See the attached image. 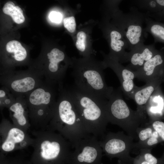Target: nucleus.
<instances>
[{
	"label": "nucleus",
	"mask_w": 164,
	"mask_h": 164,
	"mask_svg": "<svg viewBox=\"0 0 164 164\" xmlns=\"http://www.w3.org/2000/svg\"><path fill=\"white\" fill-rule=\"evenodd\" d=\"M134 140L123 132H110L99 141L103 152L110 159L118 158L117 164H133L134 158L130 154L135 149Z\"/></svg>",
	"instance_id": "obj_7"
},
{
	"label": "nucleus",
	"mask_w": 164,
	"mask_h": 164,
	"mask_svg": "<svg viewBox=\"0 0 164 164\" xmlns=\"http://www.w3.org/2000/svg\"><path fill=\"white\" fill-rule=\"evenodd\" d=\"M158 133L162 142L164 141V122L160 120L148 121Z\"/></svg>",
	"instance_id": "obj_28"
},
{
	"label": "nucleus",
	"mask_w": 164,
	"mask_h": 164,
	"mask_svg": "<svg viewBox=\"0 0 164 164\" xmlns=\"http://www.w3.org/2000/svg\"><path fill=\"white\" fill-rule=\"evenodd\" d=\"M25 134L21 130L13 128L9 131L6 140L3 143L2 148L5 152H10L14 149L15 144L22 142L24 138Z\"/></svg>",
	"instance_id": "obj_18"
},
{
	"label": "nucleus",
	"mask_w": 164,
	"mask_h": 164,
	"mask_svg": "<svg viewBox=\"0 0 164 164\" xmlns=\"http://www.w3.org/2000/svg\"><path fill=\"white\" fill-rule=\"evenodd\" d=\"M56 86L44 80L25 96L29 114L32 120L43 121L52 119L57 104Z\"/></svg>",
	"instance_id": "obj_5"
},
{
	"label": "nucleus",
	"mask_w": 164,
	"mask_h": 164,
	"mask_svg": "<svg viewBox=\"0 0 164 164\" xmlns=\"http://www.w3.org/2000/svg\"><path fill=\"white\" fill-rule=\"evenodd\" d=\"M112 23L121 31L126 39L130 51L138 44L144 43L147 37L143 27L146 15L139 11L135 7L132 6L129 11L123 13L117 9L109 15Z\"/></svg>",
	"instance_id": "obj_6"
},
{
	"label": "nucleus",
	"mask_w": 164,
	"mask_h": 164,
	"mask_svg": "<svg viewBox=\"0 0 164 164\" xmlns=\"http://www.w3.org/2000/svg\"><path fill=\"white\" fill-rule=\"evenodd\" d=\"M89 32L85 28L79 30L76 35L75 46L80 54L86 57L91 56L92 50L90 47Z\"/></svg>",
	"instance_id": "obj_17"
},
{
	"label": "nucleus",
	"mask_w": 164,
	"mask_h": 164,
	"mask_svg": "<svg viewBox=\"0 0 164 164\" xmlns=\"http://www.w3.org/2000/svg\"><path fill=\"white\" fill-rule=\"evenodd\" d=\"M16 98L6 87L2 86L0 89L1 107H9L15 101Z\"/></svg>",
	"instance_id": "obj_25"
},
{
	"label": "nucleus",
	"mask_w": 164,
	"mask_h": 164,
	"mask_svg": "<svg viewBox=\"0 0 164 164\" xmlns=\"http://www.w3.org/2000/svg\"><path fill=\"white\" fill-rule=\"evenodd\" d=\"M73 148L69 164H103V152L99 140L95 136L89 135L79 141Z\"/></svg>",
	"instance_id": "obj_9"
},
{
	"label": "nucleus",
	"mask_w": 164,
	"mask_h": 164,
	"mask_svg": "<svg viewBox=\"0 0 164 164\" xmlns=\"http://www.w3.org/2000/svg\"><path fill=\"white\" fill-rule=\"evenodd\" d=\"M152 149H142L139 150L138 155L134 158L133 164H164V152L159 158L154 156L151 153Z\"/></svg>",
	"instance_id": "obj_19"
},
{
	"label": "nucleus",
	"mask_w": 164,
	"mask_h": 164,
	"mask_svg": "<svg viewBox=\"0 0 164 164\" xmlns=\"http://www.w3.org/2000/svg\"><path fill=\"white\" fill-rule=\"evenodd\" d=\"M67 90L88 133L101 139L109 123L106 112L108 100L86 92L75 85Z\"/></svg>",
	"instance_id": "obj_1"
},
{
	"label": "nucleus",
	"mask_w": 164,
	"mask_h": 164,
	"mask_svg": "<svg viewBox=\"0 0 164 164\" xmlns=\"http://www.w3.org/2000/svg\"><path fill=\"white\" fill-rule=\"evenodd\" d=\"M49 18L51 22L55 23H59L61 21L62 17L60 13L53 11L50 13Z\"/></svg>",
	"instance_id": "obj_29"
},
{
	"label": "nucleus",
	"mask_w": 164,
	"mask_h": 164,
	"mask_svg": "<svg viewBox=\"0 0 164 164\" xmlns=\"http://www.w3.org/2000/svg\"><path fill=\"white\" fill-rule=\"evenodd\" d=\"M157 52L154 44L145 45L144 43H140L128 52V61L129 63L126 67L136 71Z\"/></svg>",
	"instance_id": "obj_13"
},
{
	"label": "nucleus",
	"mask_w": 164,
	"mask_h": 164,
	"mask_svg": "<svg viewBox=\"0 0 164 164\" xmlns=\"http://www.w3.org/2000/svg\"><path fill=\"white\" fill-rule=\"evenodd\" d=\"M111 18L105 15L101 24L104 36L108 42L110 52L108 55L120 63L128 62V46L120 29L110 21Z\"/></svg>",
	"instance_id": "obj_10"
},
{
	"label": "nucleus",
	"mask_w": 164,
	"mask_h": 164,
	"mask_svg": "<svg viewBox=\"0 0 164 164\" xmlns=\"http://www.w3.org/2000/svg\"><path fill=\"white\" fill-rule=\"evenodd\" d=\"M43 78L34 70L15 71L11 70L1 72L0 83L7 87L15 98L25 96L40 85Z\"/></svg>",
	"instance_id": "obj_8"
},
{
	"label": "nucleus",
	"mask_w": 164,
	"mask_h": 164,
	"mask_svg": "<svg viewBox=\"0 0 164 164\" xmlns=\"http://www.w3.org/2000/svg\"><path fill=\"white\" fill-rule=\"evenodd\" d=\"M131 2L140 9L144 10L150 13H158L161 7L154 0H132Z\"/></svg>",
	"instance_id": "obj_24"
},
{
	"label": "nucleus",
	"mask_w": 164,
	"mask_h": 164,
	"mask_svg": "<svg viewBox=\"0 0 164 164\" xmlns=\"http://www.w3.org/2000/svg\"><path fill=\"white\" fill-rule=\"evenodd\" d=\"M64 27L71 33L75 32L76 29V23L75 18L72 16L64 18L63 20Z\"/></svg>",
	"instance_id": "obj_27"
},
{
	"label": "nucleus",
	"mask_w": 164,
	"mask_h": 164,
	"mask_svg": "<svg viewBox=\"0 0 164 164\" xmlns=\"http://www.w3.org/2000/svg\"><path fill=\"white\" fill-rule=\"evenodd\" d=\"M154 130L149 122L145 126L138 127L136 130L137 142H135L134 150H138L139 147L151 136Z\"/></svg>",
	"instance_id": "obj_23"
},
{
	"label": "nucleus",
	"mask_w": 164,
	"mask_h": 164,
	"mask_svg": "<svg viewBox=\"0 0 164 164\" xmlns=\"http://www.w3.org/2000/svg\"><path fill=\"white\" fill-rule=\"evenodd\" d=\"M102 53L104 57L102 62L105 69L109 68L114 71L118 78L121 90L126 97L132 99L133 95L138 87L134 83L135 78L134 72L112 59L108 54Z\"/></svg>",
	"instance_id": "obj_11"
},
{
	"label": "nucleus",
	"mask_w": 164,
	"mask_h": 164,
	"mask_svg": "<svg viewBox=\"0 0 164 164\" xmlns=\"http://www.w3.org/2000/svg\"><path fill=\"white\" fill-rule=\"evenodd\" d=\"M72 60L75 85L95 97L109 100L114 89L106 83L103 72L105 68L102 61L97 60L91 56Z\"/></svg>",
	"instance_id": "obj_2"
},
{
	"label": "nucleus",
	"mask_w": 164,
	"mask_h": 164,
	"mask_svg": "<svg viewBox=\"0 0 164 164\" xmlns=\"http://www.w3.org/2000/svg\"><path fill=\"white\" fill-rule=\"evenodd\" d=\"M25 96L16 98L15 102L9 108L10 114L14 120L20 125L24 126L27 122L28 109Z\"/></svg>",
	"instance_id": "obj_16"
},
{
	"label": "nucleus",
	"mask_w": 164,
	"mask_h": 164,
	"mask_svg": "<svg viewBox=\"0 0 164 164\" xmlns=\"http://www.w3.org/2000/svg\"><path fill=\"white\" fill-rule=\"evenodd\" d=\"M164 66L163 56L157 52L141 68L134 71L135 78L146 83L156 80L161 81L164 72Z\"/></svg>",
	"instance_id": "obj_12"
},
{
	"label": "nucleus",
	"mask_w": 164,
	"mask_h": 164,
	"mask_svg": "<svg viewBox=\"0 0 164 164\" xmlns=\"http://www.w3.org/2000/svg\"><path fill=\"white\" fill-rule=\"evenodd\" d=\"M58 95L52 123L55 129L68 139L73 148L88 133L67 89L58 86Z\"/></svg>",
	"instance_id": "obj_3"
},
{
	"label": "nucleus",
	"mask_w": 164,
	"mask_h": 164,
	"mask_svg": "<svg viewBox=\"0 0 164 164\" xmlns=\"http://www.w3.org/2000/svg\"><path fill=\"white\" fill-rule=\"evenodd\" d=\"M156 1L161 7H164V0H157Z\"/></svg>",
	"instance_id": "obj_30"
},
{
	"label": "nucleus",
	"mask_w": 164,
	"mask_h": 164,
	"mask_svg": "<svg viewBox=\"0 0 164 164\" xmlns=\"http://www.w3.org/2000/svg\"><path fill=\"white\" fill-rule=\"evenodd\" d=\"M120 87L114 89L106 105L108 122L118 125L136 140L137 129L148 122L146 114L134 111L124 100Z\"/></svg>",
	"instance_id": "obj_4"
},
{
	"label": "nucleus",
	"mask_w": 164,
	"mask_h": 164,
	"mask_svg": "<svg viewBox=\"0 0 164 164\" xmlns=\"http://www.w3.org/2000/svg\"><path fill=\"white\" fill-rule=\"evenodd\" d=\"M162 142L158 133L155 130L151 136L138 148L139 150L142 149H152L159 143Z\"/></svg>",
	"instance_id": "obj_26"
},
{
	"label": "nucleus",
	"mask_w": 164,
	"mask_h": 164,
	"mask_svg": "<svg viewBox=\"0 0 164 164\" xmlns=\"http://www.w3.org/2000/svg\"><path fill=\"white\" fill-rule=\"evenodd\" d=\"M161 81L156 80L146 83L141 87H138L132 97L137 106V110L146 114L145 107L148 101L154 91L158 87Z\"/></svg>",
	"instance_id": "obj_14"
},
{
	"label": "nucleus",
	"mask_w": 164,
	"mask_h": 164,
	"mask_svg": "<svg viewBox=\"0 0 164 164\" xmlns=\"http://www.w3.org/2000/svg\"><path fill=\"white\" fill-rule=\"evenodd\" d=\"M3 11L5 14L10 15L17 24H21L24 21L22 10L19 6H15L12 2L8 1L4 5Z\"/></svg>",
	"instance_id": "obj_22"
},
{
	"label": "nucleus",
	"mask_w": 164,
	"mask_h": 164,
	"mask_svg": "<svg viewBox=\"0 0 164 164\" xmlns=\"http://www.w3.org/2000/svg\"><path fill=\"white\" fill-rule=\"evenodd\" d=\"M158 88L152 95L146 106L145 113L149 117V121L160 120L164 112V99L159 94Z\"/></svg>",
	"instance_id": "obj_15"
},
{
	"label": "nucleus",
	"mask_w": 164,
	"mask_h": 164,
	"mask_svg": "<svg viewBox=\"0 0 164 164\" xmlns=\"http://www.w3.org/2000/svg\"><path fill=\"white\" fill-rule=\"evenodd\" d=\"M145 23L146 25L144 28L145 32L151 34L155 41L164 42V26L154 21L146 15Z\"/></svg>",
	"instance_id": "obj_20"
},
{
	"label": "nucleus",
	"mask_w": 164,
	"mask_h": 164,
	"mask_svg": "<svg viewBox=\"0 0 164 164\" xmlns=\"http://www.w3.org/2000/svg\"><path fill=\"white\" fill-rule=\"evenodd\" d=\"M6 48L8 53H13L11 57L16 62H22L27 57L26 50L17 41L12 40L6 44Z\"/></svg>",
	"instance_id": "obj_21"
}]
</instances>
